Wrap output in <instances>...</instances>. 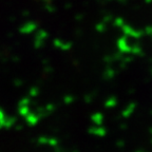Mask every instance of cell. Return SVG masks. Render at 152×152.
Here are the masks:
<instances>
[]
</instances>
